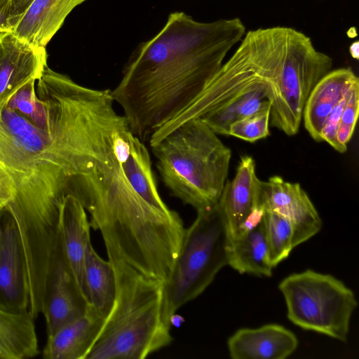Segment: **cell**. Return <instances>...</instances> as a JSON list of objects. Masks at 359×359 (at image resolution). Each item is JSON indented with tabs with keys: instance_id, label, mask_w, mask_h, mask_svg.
Returning a JSON list of instances; mask_svg holds the SVG:
<instances>
[{
	"instance_id": "cell-14",
	"label": "cell",
	"mask_w": 359,
	"mask_h": 359,
	"mask_svg": "<svg viewBox=\"0 0 359 359\" xmlns=\"http://www.w3.org/2000/svg\"><path fill=\"white\" fill-rule=\"evenodd\" d=\"M227 346L233 359H284L297 349L298 339L285 327L268 324L237 330Z\"/></svg>"
},
{
	"instance_id": "cell-22",
	"label": "cell",
	"mask_w": 359,
	"mask_h": 359,
	"mask_svg": "<svg viewBox=\"0 0 359 359\" xmlns=\"http://www.w3.org/2000/svg\"><path fill=\"white\" fill-rule=\"evenodd\" d=\"M270 262L276 267L287 259L294 248V229L287 219L273 212L265 211L262 215Z\"/></svg>"
},
{
	"instance_id": "cell-16",
	"label": "cell",
	"mask_w": 359,
	"mask_h": 359,
	"mask_svg": "<svg viewBox=\"0 0 359 359\" xmlns=\"http://www.w3.org/2000/svg\"><path fill=\"white\" fill-rule=\"evenodd\" d=\"M86 0H34L12 33L33 46L46 48L66 18Z\"/></svg>"
},
{
	"instance_id": "cell-11",
	"label": "cell",
	"mask_w": 359,
	"mask_h": 359,
	"mask_svg": "<svg viewBox=\"0 0 359 359\" xmlns=\"http://www.w3.org/2000/svg\"><path fill=\"white\" fill-rule=\"evenodd\" d=\"M0 305L28 312L23 252L15 223L5 210L0 212Z\"/></svg>"
},
{
	"instance_id": "cell-17",
	"label": "cell",
	"mask_w": 359,
	"mask_h": 359,
	"mask_svg": "<svg viewBox=\"0 0 359 359\" xmlns=\"http://www.w3.org/2000/svg\"><path fill=\"white\" fill-rule=\"evenodd\" d=\"M358 76L350 67L330 71L314 86L304 108L302 119L306 130L317 142L334 107L343 97Z\"/></svg>"
},
{
	"instance_id": "cell-12",
	"label": "cell",
	"mask_w": 359,
	"mask_h": 359,
	"mask_svg": "<svg viewBox=\"0 0 359 359\" xmlns=\"http://www.w3.org/2000/svg\"><path fill=\"white\" fill-rule=\"evenodd\" d=\"M90 227L86 210L81 203L74 196H66L59 208L58 242L64 257L86 301L84 266L87 249L91 243Z\"/></svg>"
},
{
	"instance_id": "cell-27",
	"label": "cell",
	"mask_w": 359,
	"mask_h": 359,
	"mask_svg": "<svg viewBox=\"0 0 359 359\" xmlns=\"http://www.w3.org/2000/svg\"><path fill=\"white\" fill-rule=\"evenodd\" d=\"M15 188L8 173L0 163V212L13 201Z\"/></svg>"
},
{
	"instance_id": "cell-6",
	"label": "cell",
	"mask_w": 359,
	"mask_h": 359,
	"mask_svg": "<svg viewBox=\"0 0 359 359\" xmlns=\"http://www.w3.org/2000/svg\"><path fill=\"white\" fill-rule=\"evenodd\" d=\"M288 319L297 326L345 342L358 306L353 290L330 274L307 269L278 285Z\"/></svg>"
},
{
	"instance_id": "cell-26",
	"label": "cell",
	"mask_w": 359,
	"mask_h": 359,
	"mask_svg": "<svg viewBox=\"0 0 359 359\" xmlns=\"http://www.w3.org/2000/svg\"><path fill=\"white\" fill-rule=\"evenodd\" d=\"M348 90L329 114L320 133L321 142H326L336 151L337 149V133L341 116L346 101Z\"/></svg>"
},
{
	"instance_id": "cell-28",
	"label": "cell",
	"mask_w": 359,
	"mask_h": 359,
	"mask_svg": "<svg viewBox=\"0 0 359 359\" xmlns=\"http://www.w3.org/2000/svg\"><path fill=\"white\" fill-rule=\"evenodd\" d=\"M34 1V0H10L9 24L11 32L21 16Z\"/></svg>"
},
{
	"instance_id": "cell-30",
	"label": "cell",
	"mask_w": 359,
	"mask_h": 359,
	"mask_svg": "<svg viewBox=\"0 0 359 359\" xmlns=\"http://www.w3.org/2000/svg\"><path fill=\"white\" fill-rule=\"evenodd\" d=\"M0 1H4V0H0Z\"/></svg>"
},
{
	"instance_id": "cell-4",
	"label": "cell",
	"mask_w": 359,
	"mask_h": 359,
	"mask_svg": "<svg viewBox=\"0 0 359 359\" xmlns=\"http://www.w3.org/2000/svg\"><path fill=\"white\" fill-rule=\"evenodd\" d=\"M116 297L86 359H143L169 345L171 325L163 318V283L122 264H111Z\"/></svg>"
},
{
	"instance_id": "cell-9",
	"label": "cell",
	"mask_w": 359,
	"mask_h": 359,
	"mask_svg": "<svg viewBox=\"0 0 359 359\" xmlns=\"http://www.w3.org/2000/svg\"><path fill=\"white\" fill-rule=\"evenodd\" d=\"M255 165L251 156H242L234 177L226 180L217 203L229 241L238 238L263 215L262 210L257 206L260 180L256 175Z\"/></svg>"
},
{
	"instance_id": "cell-8",
	"label": "cell",
	"mask_w": 359,
	"mask_h": 359,
	"mask_svg": "<svg viewBox=\"0 0 359 359\" xmlns=\"http://www.w3.org/2000/svg\"><path fill=\"white\" fill-rule=\"evenodd\" d=\"M257 206L263 212H273L290 221L294 248L321 229L322 220L306 192L299 183L285 181L280 176L259 180Z\"/></svg>"
},
{
	"instance_id": "cell-1",
	"label": "cell",
	"mask_w": 359,
	"mask_h": 359,
	"mask_svg": "<svg viewBox=\"0 0 359 359\" xmlns=\"http://www.w3.org/2000/svg\"><path fill=\"white\" fill-rule=\"evenodd\" d=\"M111 90L83 86L47 66L36 88L46 107L43 129L6 107L0 112V163L15 188L4 210L24 243L50 241L62 199L76 198L88 177L113 160L127 121Z\"/></svg>"
},
{
	"instance_id": "cell-2",
	"label": "cell",
	"mask_w": 359,
	"mask_h": 359,
	"mask_svg": "<svg viewBox=\"0 0 359 359\" xmlns=\"http://www.w3.org/2000/svg\"><path fill=\"white\" fill-rule=\"evenodd\" d=\"M245 33L238 18L201 22L170 13L162 29L134 50L111 90L132 132L148 141L187 107Z\"/></svg>"
},
{
	"instance_id": "cell-19",
	"label": "cell",
	"mask_w": 359,
	"mask_h": 359,
	"mask_svg": "<svg viewBox=\"0 0 359 359\" xmlns=\"http://www.w3.org/2000/svg\"><path fill=\"white\" fill-rule=\"evenodd\" d=\"M39 353L34 318L0 305V359H26Z\"/></svg>"
},
{
	"instance_id": "cell-20",
	"label": "cell",
	"mask_w": 359,
	"mask_h": 359,
	"mask_svg": "<svg viewBox=\"0 0 359 359\" xmlns=\"http://www.w3.org/2000/svg\"><path fill=\"white\" fill-rule=\"evenodd\" d=\"M273 86L262 83L241 93L200 118L216 134L228 135L235 121L260 109L272 97Z\"/></svg>"
},
{
	"instance_id": "cell-7",
	"label": "cell",
	"mask_w": 359,
	"mask_h": 359,
	"mask_svg": "<svg viewBox=\"0 0 359 359\" xmlns=\"http://www.w3.org/2000/svg\"><path fill=\"white\" fill-rule=\"evenodd\" d=\"M332 67V57L318 51L310 37L282 27L280 60L270 101L271 126L287 135H296L309 94Z\"/></svg>"
},
{
	"instance_id": "cell-29",
	"label": "cell",
	"mask_w": 359,
	"mask_h": 359,
	"mask_svg": "<svg viewBox=\"0 0 359 359\" xmlns=\"http://www.w3.org/2000/svg\"><path fill=\"white\" fill-rule=\"evenodd\" d=\"M9 10L10 0L0 1V32H11Z\"/></svg>"
},
{
	"instance_id": "cell-24",
	"label": "cell",
	"mask_w": 359,
	"mask_h": 359,
	"mask_svg": "<svg viewBox=\"0 0 359 359\" xmlns=\"http://www.w3.org/2000/svg\"><path fill=\"white\" fill-rule=\"evenodd\" d=\"M271 102L268 101L254 114L233 122L228 135L254 142L269 135Z\"/></svg>"
},
{
	"instance_id": "cell-18",
	"label": "cell",
	"mask_w": 359,
	"mask_h": 359,
	"mask_svg": "<svg viewBox=\"0 0 359 359\" xmlns=\"http://www.w3.org/2000/svg\"><path fill=\"white\" fill-rule=\"evenodd\" d=\"M227 257V265L241 274L271 276L273 267L270 262L262 216L238 238L228 241Z\"/></svg>"
},
{
	"instance_id": "cell-5",
	"label": "cell",
	"mask_w": 359,
	"mask_h": 359,
	"mask_svg": "<svg viewBox=\"0 0 359 359\" xmlns=\"http://www.w3.org/2000/svg\"><path fill=\"white\" fill-rule=\"evenodd\" d=\"M228 241L217 204L197 211L192 224L185 229L173 269L163 284V316L168 324L177 311L203 293L227 265Z\"/></svg>"
},
{
	"instance_id": "cell-15",
	"label": "cell",
	"mask_w": 359,
	"mask_h": 359,
	"mask_svg": "<svg viewBox=\"0 0 359 359\" xmlns=\"http://www.w3.org/2000/svg\"><path fill=\"white\" fill-rule=\"evenodd\" d=\"M105 318L88 305L85 313L47 336L42 356L46 359H86Z\"/></svg>"
},
{
	"instance_id": "cell-23",
	"label": "cell",
	"mask_w": 359,
	"mask_h": 359,
	"mask_svg": "<svg viewBox=\"0 0 359 359\" xmlns=\"http://www.w3.org/2000/svg\"><path fill=\"white\" fill-rule=\"evenodd\" d=\"M36 81L32 79L20 87L11 97L6 107L18 112L42 130L47 122V111L44 102L37 96Z\"/></svg>"
},
{
	"instance_id": "cell-10",
	"label": "cell",
	"mask_w": 359,
	"mask_h": 359,
	"mask_svg": "<svg viewBox=\"0 0 359 359\" xmlns=\"http://www.w3.org/2000/svg\"><path fill=\"white\" fill-rule=\"evenodd\" d=\"M47 59L46 48L33 46L12 32H0V112L20 87L40 79Z\"/></svg>"
},
{
	"instance_id": "cell-13",
	"label": "cell",
	"mask_w": 359,
	"mask_h": 359,
	"mask_svg": "<svg viewBox=\"0 0 359 359\" xmlns=\"http://www.w3.org/2000/svg\"><path fill=\"white\" fill-rule=\"evenodd\" d=\"M88 305L60 249L42 311L47 336L85 313Z\"/></svg>"
},
{
	"instance_id": "cell-21",
	"label": "cell",
	"mask_w": 359,
	"mask_h": 359,
	"mask_svg": "<svg viewBox=\"0 0 359 359\" xmlns=\"http://www.w3.org/2000/svg\"><path fill=\"white\" fill-rule=\"evenodd\" d=\"M84 276L88 304L106 318L115 300L116 276L111 262L101 258L92 243L87 249Z\"/></svg>"
},
{
	"instance_id": "cell-3",
	"label": "cell",
	"mask_w": 359,
	"mask_h": 359,
	"mask_svg": "<svg viewBox=\"0 0 359 359\" xmlns=\"http://www.w3.org/2000/svg\"><path fill=\"white\" fill-rule=\"evenodd\" d=\"M148 141L162 180L172 196L196 211L217 204L231 151L200 118L154 132Z\"/></svg>"
},
{
	"instance_id": "cell-25",
	"label": "cell",
	"mask_w": 359,
	"mask_h": 359,
	"mask_svg": "<svg viewBox=\"0 0 359 359\" xmlns=\"http://www.w3.org/2000/svg\"><path fill=\"white\" fill-rule=\"evenodd\" d=\"M359 111V80L355 81L348 88L346 101L341 116L337 133V151L344 153L351 140Z\"/></svg>"
}]
</instances>
